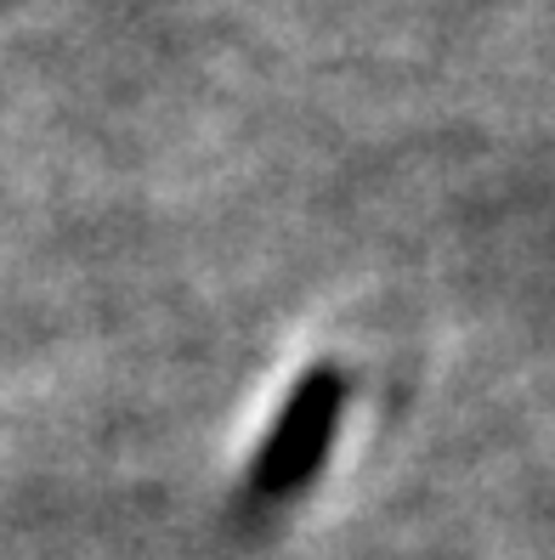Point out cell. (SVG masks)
<instances>
[{
    "label": "cell",
    "instance_id": "obj_1",
    "mask_svg": "<svg viewBox=\"0 0 555 560\" xmlns=\"http://www.w3.org/2000/svg\"><path fill=\"white\" fill-rule=\"evenodd\" d=\"M340 402H346V385H340L335 369H312L296 385V397H289V408L278 413L267 447H261V458L250 465V492L255 499H278V492L301 487L312 476V465L323 458V447H329Z\"/></svg>",
    "mask_w": 555,
    "mask_h": 560
}]
</instances>
